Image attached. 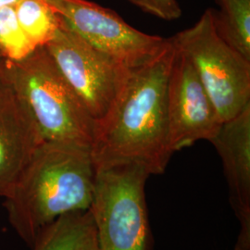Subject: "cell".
<instances>
[{
  "mask_svg": "<svg viewBox=\"0 0 250 250\" xmlns=\"http://www.w3.org/2000/svg\"><path fill=\"white\" fill-rule=\"evenodd\" d=\"M175 48L170 38L150 60L130 70L107 114L96 122L90 150L95 170L122 164L164 172L173 152L169 141L167 88Z\"/></svg>",
  "mask_w": 250,
  "mask_h": 250,
  "instance_id": "obj_1",
  "label": "cell"
},
{
  "mask_svg": "<svg viewBox=\"0 0 250 250\" xmlns=\"http://www.w3.org/2000/svg\"><path fill=\"white\" fill-rule=\"evenodd\" d=\"M95 178L89 150L43 142L5 197L9 223L33 247L59 218L89 209Z\"/></svg>",
  "mask_w": 250,
  "mask_h": 250,
  "instance_id": "obj_2",
  "label": "cell"
},
{
  "mask_svg": "<svg viewBox=\"0 0 250 250\" xmlns=\"http://www.w3.org/2000/svg\"><path fill=\"white\" fill-rule=\"evenodd\" d=\"M4 71L44 142L91 150L96 121L44 46L19 62H6Z\"/></svg>",
  "mask_w": 250,
  "mask_h": 250,
  "instance_id": "obj_3",
  "label": "cell"
},
{
  "mask_svg": "<svg viewBox=\"0 0 250 250\" xmlns=\"http://www.w3.org/2000/svg\"><path fill=\"white\" fill-rule=\"evenodd\" d=\"M149 176L136 164L96 170L89 210L99 250H147L150 232L145 187Z\"/></svg>",
  "mask_w": 250,
  "mask_h": 250,
  "instance_id": "obj_4",
  "label": "cell"
},
{
  "mask_svg": "<svg viewBox=\"0 0 250 250\" xmlns=\"http://www.w3.org/2000/svg\"><path fill=\"white\" fill-rule=\"evenodd\" d=\"M170 40L193 65L223 123L250 104V61L218 35L213 9Z\"/></svg>",
  "mask_w": 250,
  "mask_h": 250,
  "instance_id": "obj_5",
  "label": "cell"
},
{
  "mask_svg": "<svg viewBox=\"0 0 250 250\" xmlns=\"http://www.w3.org/2000/svg\"><path fill=\"white\" fill-rule=\"evenodd\" d=\"M92 118L107 114L125 85L130 70L62 25L44 46Z\"/></svg>",
  "mask_w": 250,
  "mask_h": 250,
  "instance_id": "obj_6",
  "label": "cell"
},
{
  "mask_svg": "<svg viewBox=\"0 0 250 250\" xmlns=\"http://www.w3.org/2000/svg\"><path fill=\"white\" fill-rule=\"evenodd\" d=\"M46 1L77 36L128 69L150 60L167 42L138 31L115 11L88 0Z\"/></svg>",
  "mask_w": 250,
  "mask_h": 250,
  "instance_id": "obj_7",
  "label": "cell"
},
{
  "mask_svg": "<svg viewBox=\"0 0 250 250\" xmlns=\"http://www.w3.org/2000/svg\"><path fill=\"white\" fill-rule=\"evenodd\" d=\"M167 110L173 153L199 140L210 141L223 125L193 65L176 48L168 81Z\"/></svg>",
  "mask_w": 250,
  "mask_h": 250,
  "instance_id": "obj_8",
  "label": "cell"
},
{
  "mask_svg": "<svg viewBox=\"0 0 250 250\" xmlns=\"http://www.w3.org/2000/svg\"><path fill=\"white\" fill-rule=\"evenodd\" d=\"M209 142L223 161L232 208L240 224L235 250H250V104L224 122Z\"/></svg>",
  "mask_w": 250,
  "mask_h": 250,
  "instance_id": "obj_9",
  "label": "cell"
},
{
  "mask_svg": "<svg viewBox=\"0 0 250 250\" xmlns=\"http://www.w3.org/2000/svg\"><path fill=\"white\" fill-rule=\"evenodd\" d=\"M33 119L7 83L0 88V196L13 188L43 143Z\"/></svg>",
  "mask_w": 250,
  "mask_h": 250,
  "instance_id": "obj_10",
  "label": "cell"
},
{
  "mask_svg": "<svg viewBox=\"0 0 250 250\" xmlns=\"http://www.w3.org/2000/svg\"><path fill=\"white\" fill-rule=\"evenodd\" d=\"M96 237L89 209L64 215L40 232L34 250H83Z\"/></svg>",
  "mask_w": 250,
  "mask_h": 250,
  "instance_id": "obj_11",
  "label": "cell"
},
{
  "mask_svg": "<svg viewBox=\"0 0 250 250\" xmlns=\"http://www.w3.org/2000/svg\"><path fill=\"white\" fill-rule=\"evenodd\" d=\"M213 9L218 35L234 50L250 61V0H216Z\"/></svg>",
  "mask_w": 250,
  "mask_h": 250,
  "instance_id": "obj_12",
  "label": "cell"
},
{
  "mask_svg": "<svg viewBox=\"0 0 250 250\" xmlns=\"http://www.w3.org/2000/svg\"><path fill=\"white\" fill-rule=\"evenodd\" d=\"M14 9L23 33L36 48L45 46L62 25V18L46 0H20Z\"/></svg>",
  "mask_w": 250,
  "mask_h": 250,
  "instance_id": "obj_13",
  "label": "cell"
},
{
  "mask_svg": "<svg viewBox=\"0 0 250 250\" xmlns=\"http://www.w3.org/2000/svg\"><path fill=\"white\" fill-rule=\"evenodd\" d=\"M19 23L14 6L0 9V53L6 62H19L36 50Z\"/></svg>",
  "mask_w": 250,
  "mask_h": 250,
  "instance_id": "obj_14",
  "label": "cell"
},
{
  "mask_svg": "<svg viewBox=\"0 0 250 250\" xmlns=\"http://www.w3.org/2000/svg\"><path fill=\"white\" fill-rule=\"evenodd\" d=\"M145 12L165 21L177 20L182 9L177 0H128Z\"/></svg>",
  "mask_w": 250,
  "mask_h": 250,
  "instance_id": "obj_15",
  "label": "cell"
},
{
  "mask_svg": "<svg viewBox=\"0 0 250 250\" xmlns=\"http://www.w3.org/2000/svg\"><path fill=\"white\" fill-rule=\"evenodd\" d=\"M4 68H5V63H3L2 65H0V88L5 86L8 83H7V79H6V76H5V71H4Z\"/></svg>",
  "mask_w": 250,
  "mask_h": 250,
  "instance_id": "obj_16",
  "label": "cell"
},
{
  "mask_svg": "<svg viewBox=\"0 0 250 250\" xmlns=\"http://www.w3.org/2000/svg\"><path fill=\"white\" fill-rule=\"evenodd\" d=\"M20 0H0V9L7 6H15Z\"/></svg>",
  "mask_w": 250,
  "mask_h": 250,
  "instance_id": "obj_17",
  "label": "cell"
},
{
  "mask_svg": "<svg viewBox=\"0 0 250 250\" xmlns=\"http://www.w3.org/2000/svg\"><path fill=\"white\" fill-rule=\"evenodd\" d=\"M83 250H99V246H98V242H97V237H95L89 244L85 247V249Z\"/></svg>",
  "mask_w": 250,
  "mask_h": 250,
  "instance_id": "obj_18",
  "label": "cell"
},
{
  "mask_svg": "<svg viewBox=\"0 0 250 250\" xmlns=\"http://www.w3.org/2000/svg\"><path fill=\"white\" fill-rule=\"evenodd\" d=\"M5 62H6V61H5V59L3 58V56H2L1 53H0V65H2L3 63H5Z\"/></svg>",
  "mask_w": 250,
  "mask_h": 250,
  "instance_id": "obj_19",
  "label": "cell"
}]
</instances>
